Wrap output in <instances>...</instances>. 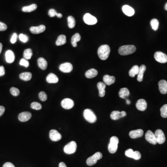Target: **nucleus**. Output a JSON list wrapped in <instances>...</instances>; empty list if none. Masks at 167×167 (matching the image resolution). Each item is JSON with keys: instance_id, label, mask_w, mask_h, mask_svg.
Wrapping results in <instances>:
<instances>
[{"instance_id": "1", "label": "nucleus", "mask_w": 167, "mask_h": 167, "mask_svg": "<svg viewBox=\"0 0 167 167\" xmlns=\"http://www.w3.org/2000/svg\"><path fill=\"white\" fill-rule=\"evenodd\" d=\"M110 47L107 45H102L98 48V57L101 60H104L107 59L110 55Z\"/></svg>"}, {"instance_id": "2", "label": "nucleus", "mask_w": 167, "mask_h": 167, "mask_svg": "<svg viewBox=\"0 0 167 167\" xmlns=\"http://www.w3.org/2000/svg\"><path fill=\"white\" fill-rule=\"evenodd\" d=\"M136 47L134 45H125L120 47L118 49V53L121 55H128L135 53Z\"/></svg>"}, {"instance_id": "3", "label": "nucleus", "mask_w": 167, "mask_h": 167, "mask_svg": "<svg viewBox=\"0 0 167 167\" xmlns=\"http://www.w3.org/2000/svg\"><path fill=\"white\" fill-rule=\"evenodd\" d=\"M119 144V139L118 137L113 136L110 139V143L108 145V151L110 153L114 154L117 152Z\"/></svg>"}, {"instance_id": "4", "label": "nucleus", "mask_w": 167, "mask_h": 167, "mask_svg": "<svg viewBox=\"0 0 167 167\" xmlns=\"http://www.w3.org/2000/svg\"><path fill=\"white\" fill-rule=\"evenodd\" d=\"M84 117L87 121L90 123H94L97 121V117L93 111L90 109H85L83 113Z\"/></svg>"}, {"instance_id": "5", "label": "nucleus", "mask_w": 167, "mask_h": 167, "mask_svg": "<svg viewBox=\"0 0 167 167\" xmlns=\"http://www.w3.org/2000/svg\"><path fill=\"white\" fill-rule=\"evenodd\" d=\"M103 155L100 152L95 153L93 155L89 157L87 160V164L88 166H91L95 164L98 160L102 158Z\"/></svg>"}, {"instance_id": "6", "label": "nucleus", "mask_w": 167, "mask_h": 167, "mask_svg": "<svg viewBox=\"0 0 167 167\" xmlns=\"http://www.w3.org/2000/svg\"><path fill=\"white\" fill-rule=\"evenodd\" d=\"M77 148V144L75 141H71L65 146L64 151L67 154H72L76 152Z\"/></svg>"}, {"instance_id": "7", "label": "nucleus", "mask_w": 167, "mask_h": 167, "mask_svg": "<svg viewBox=\"0 0 167 167\" xmlns=\"http://www.w3.org/2000/svg\"><path fill=\"white\" fill-rule=\"evenodd\" d=\"M125 155L128 157L131 158L136 160H138L141 158V154L138 151H135L131 148H129L126 150L125 152Z\"/></svg>"}, {"instance_id": "8", "label": "nucleus", "mask_w": 167, "mask_h": 167, "mask_svg": "<svg viewBox=\"0 0 167 167\" xmlns=\"http://www.w3.org/2000/svg\"><path fill=\"white\" fill-rule=\"evenodd\" d=\"M83 19L85 23L89 25H93L96 24L98 22L97 18L89 13L85 14Z\"/></svg>"}, {"instance_id": "9", "label": "nucleus", "mask_w": 167, "mask_h": 167, "mask_svg": "<svg viewBox=\"0 0 167 167\" xmlns=\"http://www.w3.org/2000/svg\"><path fill=\"white\" fill-rule=\"evenodd\" d=\"M154 58L155 60L161 63L167 62V55L162 52H157L155 54Z\"/></svg>"}, {"instance_id": "10", "label": "nucleus", "mask_w": 167, "mask_h": 167, "mask_svg": "<svg viewBox=\"0 0 167 167\" xmlns=\"http://www.w3.org/2000/svg\"><path fill=\"white\" fill-rule=\"evenodd\" d=\"M157 143L160 144H164L165 141V136L164 132L160 129H158L155 133Z\"/></svg>"}, {"instance_id": "11", "label": "nucleus", "mask_w": 167, "mask_h": 167, "mask_svg": "<svg viewBox=\"0 0 167 167\" xmlns=\"http://www.w3.org/2000/svg\"><path fill=\"white\" fill-rule=\"evenodd\" d=\"M61 104L63 108L66 110H69L74 107V102L70 98H65L61 101Z\"/></svg>"}, {"instance_id": "12", "label": "nucleus", "mask_w": 167, "mask_h": 167, "mask_svg": "<svg viewBox=\"0 0 167 167\" xmlns=\"http://www.w3.org/2000/svg\"><path fill=\"white\" fill-rule=\"evenodd\" d=\"M59 69L63 73H71L73 70V66L70 63L67 62L61 64L59 67Z\"/></svg>"}, {"instance_id": "13", "label": "nucleus", "mask_w": 167, "mask_h": 167, "mask_svg": "<svg viewBox=\"0 0 167 167\" xmlns=\"http://www.w3.org/2000/svg\"><path fill=\"white\" fill-rule=\"evenodd\" d=\"M145 139L148 143L153 145H155L157 143L156 138H155V134H154L150 130H148L147 131V132H146V134H145Z\"/></svg>"}, {"instance_id": "14", "label": "nucleus", "mask_w": 167, "mask_h": 167, "mask_svg": "<svg viewBox=\"0 0 167 167\" xmlns=\"http://www.w3.org/2000/svg\"><path fill=\"white\" fill-rule=\"evenodd\" d=\"M49 137L51 140L54 142L58 141L62 138L61 135L55 130H51L49 133Z\"/></svg>"}, {"instance_id": "15", "label": "nucleus", "mask_w": 167, "mask_h": 167, "mask_svg": "<svg viewBox=\"0 0 167 167\" xmlns=\"http://www.w3.org/2000/svg\"><path fill=\"white\" fill-rule=\"evenodd\" d=\"M126 112L124 111H113L111 114V118L113 120H118L122 118H124L126 116Z\"/></svg>"}, {"instance_id": "16", "label": "nucleus", "mask_w": 167, "mask_h": 167, "mask_svg": "<svg viewBox=\"0 0 167 167\" xmlns=\"http://www.w3.org/2000/svg\"><path fill=\"white\" fill-rule=\"evenodd\" d=\"M46 30V27L43 25H41L38 27H32L30 28V31L33 34H39L44 32Z\"/></svg>"}, {"instance_id": "17", "label": "nucleus", "mask_w": 167, "mask_h": 167, "mask_svg": "<svg viewBox=\"0 0 167 167\" xmlns=\"http://www.w3.org/2000/svg\"><path fill=\"white\" fill-rule=\"evenodd\" d=\"M144 135V131L142 129H137L131 131L129 133V136L132 139L138 138L142 137Z\"/></svg>"}, {"instance_id": "18", "label": "nucleus", "mask_w": 167, "mask_h": 167, "mask_svg": "<svg viewBox=\"0 0 167 167\" xmlns=\"http://www.w3.org/2000/svg\"><path fill=\"white\" fill-rule=\"evenodd\" d=\"M137 109L140 111H144L147 107V103L144 99H140L136 103Z\"/></svg>"}, {"instance_id": "19", "label": "nucleus", "mask_w": 167, "mask_h": 167, "mask_svg": "<svg viewBox=\"0 0 167 167\" xmlns=\"http://www.w3.org/2000/svg\"><path fill=\"white\" fill-rule=\"evenodd\" d=\"M31 117L32 114L30 112L25 111L21 112V113L19 114L18 119L20 121L25 122L29 120V119L31 118Z\"/></svg>"}, {"instance_id": "20", "label": "nucleus", "mask_w": 167, "mask_h": 167, "mask_svg": "<svg viewBox=\"0 0 167 167\" xmlns=\"http://www.w3.org/2000/svg\"><path fill=\"white\" fill-rule=\"evenodd\" d=\"M160 92L163 94L167 93V81L165 80H161L158 83Z\"/></svg>"}, {"instance_id": "21", "label": "nucleus", "mask_w": 167, "mask_h": 167, "mask_svg": "<svg viewBox=\"0 0 167 167\" xmlns=\"http://www.w3.org/2000/svg\"><path fill=\"white\" fill-rule=\"evenodd\" d=\"M122 10L124 14L128 16H132L133 15H134V10L129 5H124L122 7Z\"/></svg>"}, {"instance_id": "22", "label": "nucleus", "mask_w": 167, "mask_h": 167, "mask_svg": "<svg viewBox=\"0 0 167 167\" xmlns=\"http://www.w3.org/2000/svg\"><path fill=\"white\" fill-rule=\"evenodd\" d=\"M5 58L7 62L8 63H12L15 60L14 53L12 51L8 50L5 53Z\"/></svg>"}, {"instance_id": "23", "label": "nucleus", "mask_w": 167, "mask_h": 167, "mask_svg": "<svg viewBox=\"0 0 167 167\" xmlns=\"http://www.w3.org/2000/svg\"><path fill=\"white\" fill-rule=\"evenodd\" d=\"M97 87L99 91V96L100 97H104L105 96L106 85L105 83L102 82H99L97 84Z\"/></svg>"}, {"instance_id": "24", "label": "nucleus", "mask_w": 167, "mask_h": 167, "mask_svg": "<svg viewBox=\"0 0 167 167\" xmlns=\"http://www.w3.org/2000/svg\"><path fill=\"white\" fill-rule=\"evenodd\" d=\"M103 80L106 85H110L115 83L116 78L114 76L105 75L103 77Z\"/></svg>"}, {"instance_id": "25", "label": "nucleus", "mask_w": 167, "mask_h": 167, "mask_svg": "<svg viewBox=\"0 0 167 167\" xmlns=\"http://www.w3.org/2000/svg\"><path fill=\"white\" fill-rule=\"evenodd\" d=\"M146 69V66L144 65H142L139 67V71L137 74V80L139 82H142L143 81L144 73L145 72Z\"/></svg>"}, {"instance_id": "26", "label": "nucleus", "mask_w": 167, "mask_h": 167, "mask_svg": "<svg viewBox=\"0 0 167 167\" xmlns=\"http://www.w3.org/2000/svg\"><path fill=\"white\" fill-rule=\"evenodd\" d=\"M46 80L48 83H57L58 82V78L55 74L51 73L47 76Z\"/></svg>"}, {"instance_id": "27", "label": "nucleus", "mask_w": 167, "mask_h": 167, "mask_svg": "<svg viewBox=\"0 0 167 167\" xmlns=\"http://www.w3.org/2000/svg\"><path fill=\"white\" fill-rule=\"evenodd\" d=\"M38 65L41 69L45 70L47 67V62L43 58H40L37 60Z\"/></svg>"}, {"instance_id": "28", "label": "nucleus", "mask_w": 167, "mask_h": 167, "mask_svg": "<svg viewBox=\"0 0 167 167\" xmlns=\"http://www.w3.org/2000/svg\"><path fill=\"white\" fill-rule=\"evenodd\" d=\"M130 94V91L127 88H121L118 92L119 97L124 99H125L126 98H127Z\"/></svg>"}, {"instance_id": "29", "label": "nucleus", "mask_w": 167, "mask_h": 167, "mask_svg": "<svg viewBox=\"0 0 167 167\" xmlns=\"http://www.w3.org/2000/svg\"><path fill=\"white\" fill-rule=\"evenodd\" d=\"M98 74V72L97 70H96V69L92 68V69L88 70L85 73V76L87 78H92L97 76Z\"/></svg>"}, {"instance_id": "30", "label": "nucleus", "mask_w": 167, "mask_h": 167, "mask_svg": "<svg viewBox=\"0 0 167 167\" xmlns=\"http://www.w3.org/2000/svg\"><path fill=\"white\" fill-rule=\"evenodd\" d=\"M81 40V36L78 33H76L74 35H73L71 37V43L73 47H74L77 46V43L78 41H80Z\"/></svg>"}, {"instance_id": "31", "label": "nucleus", "mask_w": 167, "mask_h": 167, "mask_svg": "<svg viewBox=\"0 0 167 167\" xmlns=\"http://www.w3.org/2000/svg\"><path fill=\"white\" fill-rule=\"evenodd\" d=\"M67 42V38L65 35H60L58 37L56 41V46H60L65 44Z\"/></svg>"}, {"instance_id": "32", "label": "nucleus", "mask_w": 167, "mask_h": 167, "mask_svg": "<svg viewBox=\"0 0 167 167\" xmlns=\"http://www.w3.org/2000/svg\"><path fill=\"white\" fill-rule=\"evenodd\" d=\"M37 8V5L36 4H33L31 5L25 6L22 8V10L24 12H31L35 10Z\"/></svg>"}, {"instance_id": "33", "label": "nucleus", "mask_w": 167, "mask_h": 167, "mask_svg": "<svg viewBox=\"0 0 167 167\" xmlns=\"http://www.w3.org/2000/svg\"><path fill=\"white\" fill-rule=\"evenodd\" d=\"M19 77L22 80L27 81L31 80L32 77V74L30 72H24L20 74Z\"/></svg>"}, {"instance_id": "34", "label": "nucleus", "mask_w": 167, "mask_h": 167, "mask_svg": "<svg viewBox=\"0 0 167 167\" xmlns=\"http://www.w3.org/2000/svg\"><path fill=\"white\" fill-rule=\"evenodd\" d=\"M139 67L137 65H135L132 67L129 72V75L130 77L134 78L136 75H137L139 71Z\"/></svg>"}, {"instance_id": "35", "label": "nucleus", "mask_w": 167, "mask_h": 167, "mask_svg": "<svg viewBox=\"0 0 167 167\" xmlns=\"http://www.w3.org/2000/svg\"><path fill=\"white\" fill-rule=\"evenodd\" d=\"M33 55V51L30 48H27L25 50L23 53V57L26 60H30Z\"/></svg>"}, {"instance_id": "36", "label": "nucleus", "mask_w": 167, "mask_h": 167, "mask_svg": "<svg viewBox=\"0 0 167 167\" xmlns=\"http://www.w3.org/2000/svg\"><path fill=\"white\" fill-rule=\"evenodd\" d=\"M68 25L70 28H73L75 27L76 21L75 19L72 16H69L67 18Z\"/></svg>"}, {"instance_id": "37", "label": "nucleus", "mask_w": 167, "mask_h": 167, "mask_svg": "<svg viewBox=\"0 0 167 167\" xmlns=\"http://www.w3.org/2000/svg\"><path fill=\"white\" fill-rule=\"evenodd\" d=\"M48 15L51 17H54L57 16L59 18H61L62 17V14L60 13H57L56 11L54 9H50L48 11Z\"/></svg>"}, {"instance_id": "38", "label": "nucleus", "mask_w": 167, "mask_h": 167, "mask_svg": "<svg viewBox=\"0 0 167 167\" xmlns=\"http://www.w3.org/2000/svg\"><path fill=\"white\" fill-rule=\"evenodd\" d=\"M159 21L156 19H152L151 21V26L152 29L155 31H157L159 27Z\"/></svg>"}, {"instance_id": "39", "label": "nucleus", "mask_w": 167, "mask_h": 167, "mask_svg": "<svg viewBox=\"0 0 167 167\" xmlns=\"http://www.w3.org/2000/svg\"><path fill=\"white\" fill-rule=\"evenodd\" d=\"M161 115L163 118H167V104L163 105L161 109Z\"/></svg>"}, {"instance_id": "40", "label": "nucleus", "mask_w": 167, "mask_h": 167, "mask_svg": "<svg viewBox=\"0 0 167 167\" xmlns=\"http://www.w3.org/2000/svg\"><path fill=\"white\" fill-rule=\"evenodd\" d=\"M31 107L34 110H41V108H42V106H41V104H40V103L34 102L32 103L31 104Z\"/></svg>"}, {"instance_id": "41", "label": "nucleus", "mask_w": 167, "mask_h": 167, "mask_svg": "<svg viewBox=\"0 0 167 167\" xmlns=\"http://www.w3.org/2000/svg\"><path fill=\"white\" fill-rule=\"evenodd\" d=\"M10 91L11 94L15 97H16L20 94V91L17 88L12 87L10 90Z\"/></svg>"}, {"instance_id": "42", "label": "nucleus", "mask_w": 167, "mask_h": 167, "mask_svg": "<svg viewBox=\"0 0 167 167\" xmlns=\"http://www.w3.org/2000/svg\"><path fill=\"white\" fill-rule=\"evenodd\" d=\"M19 38L20 41L23 43H26L28 41V40H29L28 36L26 34H20L19 35Z\"/></svg>"}, {"instance_id": "43", "label": "nucleus", "mask_w": 167, "mask_h": 167, "mask_svg": "<svg viewBox=\"0 0 167 167\" xmlns=\"http://www.w3.org/2000/svg\"><path fill=\"white\" fill-rule=\"evenodd\" d=\"M39 97L41 100L42 101H45L47 100V94L44 91H41L39 93Z\"/></svg>"}, {"instance_id": "44", "label": "nucleus", "mask_w": 167, "mask_h": 167, "mask_svg": "<svg viewBox=\"0 0 167 167\" xmlns=\"http://www.w3.org/2000/svg\"><path fill=\"white\" fill-rule=\"evenodd\" d=\"M20 65L22 66H24L26 68L28 67L29 65V63L27 60L25 58H22L20 60Z\"/></svg>"}, {"instance_id": "45", "label": "nucleus", "mask_w": 167, "mask_h": 167, "mask_svg": "<svg viewBox=\"0 0 167 167\" xmlns=\"http://www.w3.org/2000/svg\"><path fill=\"white\" fill-rule=\"evenodd\" d=\"M18 35L16 33H14L12 35L11 38L10 39V42L12 44H14L16 42L17 39Z\"/></svg>"}, {"instance_id": "46", "label": "nucleus", "mask_w": 167, "mask_h": 167, "mask_svg": "<svg viewBox=\"0 0 167 167\" xmlns=\"http://www.w3.org/2000/svg\"><path fill=\"white\" fill-rule=\"evenodd\" d=\"M8 27L6 24L0 21V31H4L7 29Z\"/></svg>"}, {"instance_id": "47", "label": "nucleus", "mask_w": 167, "mask_h": 167, "mask_svg": "<svg viewBox=\"0 0 167 167\" xmlns=\"http://www.w3.org/2000/svg\"><path fill=\"white\" fill-rule=\"evenodd\" d=\"M5 74V69L3 66L0 67V76H3Z\"/></svg>"}, {"instance_id": "48", "label": "nucleus", "mask_w": 167, "mask_h": 167, "mask_svg": "<svg viewBox=\"0 0 167 167\" xmlns=\"http://www.w3.org/2000/svg\"><path fill=\"white\" fill-rule=\"evenodd\" d=\"M3 167H15V166L11 162H7L4 164Z\"/></svg>"}, {"instance_id": "49", "label": "nucleus", "mask_w": 167, "mask_h": 167, "mask_svg": "<svg viewBox=\"0 0 167 167\" xmlns=\"http://www.w3.org/2000/svg\"><path fill=\"white\" fill-rule=\"evenodd\" d=\"M5 107L3 106H0V117H1L5 111Z\"/></svg>"}, {"instance_id": "50", "label": "nucleus", "mask_w": 167, "mask_h": 167, "mask_svg": "<svg viewBox=\"0 0 167 167\" xmlns=\"http://www.w3.org/2000/svg\"><path fill=\"white\" fill-rule=\"evenodd\" d=\"M58 167H67V165H65L64 162H60L58 165Z\"/></svg>"}, {"instance_id": "51", "label": "nucleus", "mask_w": 167, "mask_h": 167, "mask_svg": "<svg viewBox=\"0 0 167 167\" xmlns=\"http://www.w3.org/2000/svg\"><path fill=\"white\" fill-rule=\"evenodd\" d=\"M3 44L0 43V54H1V51H2V49H3Z\"/></svg>"}, {"instance_id": "52", "label": "nucleus", "mask_w": 167, "mask_h": 167, "mask_svg": "<svg viewBox=\"0 0 167 167\" xmlns=\"http://www.w3.org/2000/svg\"><path fill=\"white\" fill-rule=\"evenodd\" d=\"M126 102L128 104H131V101H130L129 100H128V99H127V100H126Z\"/></svg>"}, {"instance_id": "53", "label": "nucleus", "mask_w": 167, "mask_h": 167, "mask_svg": "<svg viewBox=\"0 0 167 167\" xmlns=\"http://www.w3.org/2000/svg\"><path fill=\"white\" fill-rule=\"evenodd\" d=\"M165 10H166L167 11V3L166 4H165Z\"/></svg>"}]
</instances>
